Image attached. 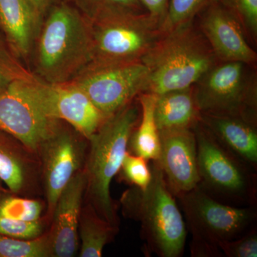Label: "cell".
<instances>
[{"label":"cell","instance_id":"obj_28","mask_svg":"<svg viewBox=\"0 0 257 257\" xmlns=\"http://www.w3.org/2000/svg\"><path fill=\"white\" fill-rule=\"evenodd\" d=\"M40 221H24L0 216V234L20 239H33L42 234Z\"/></svg>","mask_w":257,"mask_h":257},{"label":"cell","instance_id":"obj_14","mask_svg":"<svg viewBox=\"0 0 257 257\" xmlns=\"http://www.w3.org/2000/svg\"><path fill=\"white\" fill-rule=\"evenodd\" d=\"M40 151L43 162L48 213L52 215L61 193L79 172L82 145L73 134L59 128L42 144Z\"/></svg>","mask_w":257,"mask_h":257},{"label":"cell","instance_id":"obj_1","mask_svg":"<svg viewBox=\"0 0 257 257\" xmlns=\"http://www.w3.org/2000/svg\"><path fill=\"white\" fill-rule=\"evenodd\" d=\"M147 69L143 93L192 87L218 60L194 21L163 32L142 59Z\"/></svg>","mask_w":257,"mask_h":257},{"label":"cell","instance_id":"obj_27","mask_svg":"<svg viewBox=\"0 0 257 257\" xmlns=\"http://www.w3.org/2000/svg\"><path fill=\"white\" fill-rule=\"evenodd\" d=\"M148 160L126 152L120 170L125 181L133 187L145 189L152 179V171Z\"/></svg>","mask_w":257,"mask_h":257},{"label":"cell","instance_id":"obj_12","mask_svg":"<svg viewBox=\"0 0 257 257\" xmlns=\"http://www.w3.org/2000/svg\"><path fill=\"white\" fill-rule=\"evenodd\" d=\"M197 17L198 28L218 62H239L256 66V52L248 44L242 27L219 0L209 5Z\"/></svg>","mask_w":257,"mask_h":257},{"label":"cell","instance_id":"obj_16","mask_svg":"<svg viewBox=\"0 0 257 257\" xmlns=\"http://www.w3.org/2000/svg\"><path fill=\"white\" fill-rule=\"evenodd\" d=\"M41 19L29 0H0V32L15 58L30 55Z\"/></svg>","mask_w":257,"mask_h":257},{"label":"cell","instance_id":"obj_23","mask_svg":"<svg viewBox=\"0 0 257 257\" xmlns=\"http://www.w3.org/2000/svg\"><path fill=\"white\" fill-rule=\"evenodd\" d=\"M52 256L50 234L20 239L0 234V257Z\"/></svg>","mask_w":257,"mask_h":257},{"label":"cell","instance_id":"obj_17","mask_svg":"<svg viewBox=\"0 0 257 257\" xmlns=\"http://www.w3.org/2000/svg\"><path fill=\"white\" fill-rule=\"evenodd\" d=\"M201 123L219 143L257 170V124L234 116L201 114Z\"/></svg>","mask_w":257,"mask_h":257},{"label":"cell","instance_id":"obj_13","mask_svg":"<svg viewBox=\"0 0 257 257\" xmlns=\"http://www.w3.org/2000/svg\"><path fill=\"white\" fill-rule=\"evenodd\" d=\"M159 132L160 152L157 161L176 197L199 183L195 134L193 128Z\"/></svg>","mask_w":257,"mask_h":257},{"label":"cell","instance_id":"obj_21","mask_svg":"<svg viewBox=\"0 0 257 257\" xmlns=\"http://www.w3.org/2000/svg\"><path fill=\"white\" fill-rule=\"evenodd\" d=\"M116 231V226L100 217L91 204L86 207L79 219L78 232L82 241L79 256H101Z\"/></svg>","mask_w":257,"mask_h":257},{"label":"cell","instance_id":"obj_4","mask_svg":"<svg viewBox=\"0 0 257 257\" xmlns=\"http://www.w3.org/2000/svg\"><path fill=\"white\" fill-rule=\"evenodd\" d=\"M135 99L106 118L88 140L90 149L84 172L91 205L100 217L114 226H117L118 220L110 185L119 173L130 136L140 120V106Z\"/></svg>","mask_w":257,"mask_h":257},{"label":"cell","instance_id":"obj_2","mask_svg":"<svg viewBox=\"0 0 257 257\" xmlns=\"http://www.w3.org/2000/svg\"><path fill=\"white\" fill-rule=\"evenodd\" d=\"M36 40L35 71L45 82H70L90 61L91 22L68 5H57L51 10Z\"/></svg>","mask_w":257,"mask_h":257},{"label":"cell","instance_id":"obj_5","mask_svg":"<svg viewBox=\"0 0 257 257\" xmlns=\"http://www.w3.org/2000/svg\"><path fill=\"white\" fill-rule=\"evenodd\" d=\"M176 198L192 235L193 257L224 256L219 243L257 227L256 207H235L218 202L198 186Z\"/></svg>","mask_w":257,"mask_h":257},{"label":"cell","instance_id":"obj_3","mask_svg":"<svg viewBox=\"0 0 257 257\" xmlns=\"http://www.w3.org/2000/svg\"><path fill=\"white\" fill-rule=\"evenodd\" d=\"M151 162L149 185L128 189L121 202L126 215L141 224L148 251L160 257H179L184 252L187 226L158 162Z\"/></svg>","mask_w":257,"mask_h":257},{"label":"cell","instance_id":"obj_30","mask_svg":"<svg viewBox=\"0 0 257 257\" xmlns=\"http://www.w3.org/2000/svg\"><path fill=\"white\" fill-rule=\"evenodd\" d=\"M25 73L18 65L8 47L0 46V94L15 79Z\"/></svg>","mask_w":257,"mask_h":257},{"label":"cell","instance_id":"obj_7","mask_svg":"<svg viewBox=\"0 0 257 257\" xmlns=\"http://www.w3.org/2000/svg\"><path fill=\"white\" fill-rule=\"evenodd\" d=\"M201 114L234 116L257 124L254 67L239 62H219L193 85Z\"/></svg>","mask_w":257,"mask_h":257},{"label":"cell","instance_id":"obj_20","mask_svg":"<svg viewBox=\"0 0 257 257\" xmlns=\"http://www.w3.org/2000/svg\"><path fill=\"white\" fill-rule=\"evenodd\" d=\"M16 139L0 128V180L11 192H20L27 179V159Z\"/></svg>","mask_w":257,"mask_h":257},{"label":"cell","instance_id":"obj_10","mask_svg":"<svg viewBox=\"0 0 257 257\" xmlns=\"http://www.w3.org/2000/svg\"><path fill=\"white\" fill-rule=\"evenodd\" d=\"M147 77L145 64L135 62L84 69L70 82L108 118L143 93Z\"/></svg>","mask_w":257,"mask_h":257},{"label":"cell","instance_id":"obj_31","mask_svg":"<svg viewBox=\"0 0 257 257\" xmlns=\"http://www.w3.org/2000/svg\"><path fill=\"white\" fill-rule=\"evenodd\" d=\"M147 13L161 24L163 22L170 0H140Z\"/></svg>","mask_w":257,"mask_h":257},{"label":"cell","instance_id":"obj_32","mask_svg":"<svg viewBox=\"0 0 257 257\" xmlns=\"http://www.w3.org/2000/svg\"><path fill=\"white\" fill-rule=\"evenodd\" d=\"M29 1L41 18L46 13L51 3V0H29Z\"/></svg>","mask_w":257,"mask_h":257},{"label":"cell","instance_id":"obj_15","mask_svg":"<svg viewBox=\"0 0 257 257\" xmlns=\"http://www.w3.org/2000/svg\"><path fill=\"white\" fill-rule=\"evenodd\" d=\"M86 185L85 172L79 171L61 193L49 233L52 256L72 257L78 250L79 219Z\"/></svg>","mask_w":257,"mask_h":257},{"label":"cell","instance_id":"obj_24","mask_svg":"<svg viewBox=\"0 0 257 257\" xmlns=\"http://www.w3.org/2000/svg\"><path fill=\"white\" fill-rule=\"evenodd\" d=\"M216 0H170L167 14L160 25L161 33L194 21L197 15Z\"/></svg>","mask_w":257,"mask_h":257},{"label":"cell","instance_id":"obj_34","mask_svg":"<svg viewBox=\"0 0 257 257\" xmlns=\"http://www.w3.org/2000/svg\"><path fill=\"white\" fill-rule=\"evenodd\" d=\"M1 182H2V181L0 180V186H1Z\"/></svg>","mask_w":257,"mask_h":257},{"label":"cell","instance_id":"obj_19","mask_svg":"<svg viewBox=\"0 0 257 257\" xmlns=\"http://www.w3.org/2000/svg\"><path fill=\"white\" fill-rule=\"evenodd\" d=\"M140 118L130 140V153L148 161L158 160L160 152V132L155 119L156 95L142 93L138 96Z\"/></svg>","mask_w":257,"mask_h":257},{"label":"cell","instance_id":"obj_8","mask_svg":"<svg viewBox=\"0 0 257 257\" xmlns=\"http://www.w3.org/2000/svg\"><path fill=\"white\" fill-rule=\"evenodd\" d=\"M91 25L92 53L84 69L142 62L162 35L160 23L147 13L112 15Z\"/></svg>","mask_w":257,"mask_h":257},{"label":"cell","instance_id":"obj_18","mask_svg":"<svg viewBox=\"0 0 257 257\" xmlns=\"http://www.w3.org/2000/svg\"><path fill=\"white\" fill-rule=\"evenodd\" d=\"M200 116L193 86L156 95L155 119L159 131L193 128Z\"/></svg>","mask_w":257,"mask_h":257},{"label":"cell","instance_id":"obj_6","mask_svg":"<svg viewBox=\"0 0 257 257\" xmlns=\"http://www.w3.org/2000/svg\"><path fill=\"white\" fill-rule=\"evenodd\" d=\"M193 130L197 141L198 187L218 202L256 207V170L223 147L200 121Z\"/></svg>","mask_w":257,"mask_h":257},{"label":"cell","instance_id":"obj_33","mask_svg":"<svg viewBox=\"0 0 257 257\" xmlns=\"http://www.w3.org/2000/svg\"><path fill=\"white\" fill-rule=\"evenodd\" d=\"M0 46L7 47L6 44H5L4 38H3V35H2L1 32H0Z\"/></svg>","mask_w":257,"mask_h":257},{"label":"cell","instance_id":"obj_26","mask_svg":"<svg viewBox=\"0 0 257 257\" xmlns=\"http://www.w3.org/2000/svg\"><path fill=\"white\" fill-rule=\"evenodd\" d=\"M239 22L247 38L257 39V0H219Z\"/></svg>","mask_w":257,"mask_h":257},{"label":"cell","instance_id":"obj_11","mask_svg":"<svg viewBox=\"0 0 257 257\" xmlns=\"http://www.w3.org/2000/svg\"><path fill=\"white\" fill-rule=\"evenodd\" d=\"M20 77L0 94V128L29 151L38 152L60 128L59 121L50 119L37 109L20 87Z\"/></svg>","mask_w":257,"mask_h":257},{"label":"cell","instance_id":"obj_22","mask_svg":"<svg viewBox=\"0 0 257 257\" xmlns=\"http://www.w3.org/2000/svg\"><path fill=\"white\" fill-rule=\"evenodd\" d=\"M79 12L90 22L112 15L147 13L140 0H74Z\"/></svg>","mask_w":257,"mask_h":257},{"label":"cell","instance_id":"obj_29","mask_svg":"<svg viewBox=\"0 0 257 257\" xmlns=\"http://www.w3.org/2000/svg\"><path fill=\"white\" fill-rule=\"evenodd\" d=\"M221 253L226 257H256L257 227L236 239L219 244Z\"/></svg>","mask_w":257,"mask_h":257},{"label":"cell","instance_id":"obj_25","mask_svg":"<svg viewBox=\"0 0 257 257\" xmlns=\"http://www.w3.org/2000/svg\"><path fill=\"white\" fill-rule=\"evenodd\" d=\"M42 211L41 203L33 199L6 197L0 199V216L24 221L40 220Z\"/></svg>","mask_w":257,"mask_h":257},{"label":"cell","instance_id":"obj_9","mask_svg":"<svg viewBox=\"0 0 257 257\" xmlns=\"http://www.w3.org/2000/svg\"><path fill=\"white\" fill-rule=\"evenodd\" d=\"M18 82L24 93L42 114L50 119L69 123L87 140L106 119L73 83L46 82L26 72Z\"/></svg>","mask_w":257,"mask_h":257}]
</instances>
